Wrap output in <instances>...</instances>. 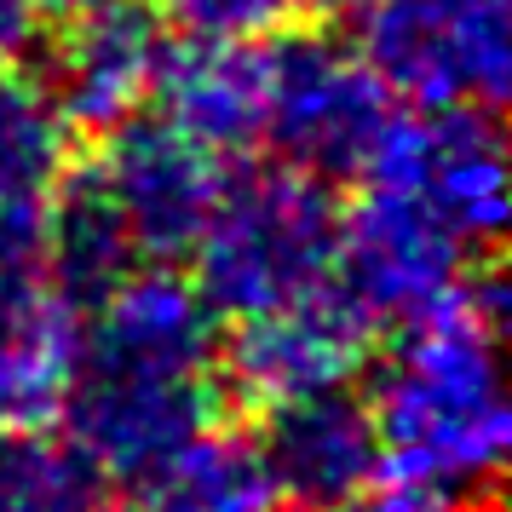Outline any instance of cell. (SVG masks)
Listing matches in <instances>:
<instances>
[{
	"instance_id": "6da1fadb",
	"label": "cell",
	"mask_w": 512,
	"mask_h": 512,
	"mask_svg": "<svg viewBox=\"0 0 512 512\" xmlns=\"http://www.w3.org/2000/svg\"><path fill=\"white\" fill-rule=\"evenodd\" d=\"M501 323L472 305L466 282L403 323L392 351L369 357V409L386 449V472L432 478L466 501H484L507 466L501 403Z\"/></svg>"
},
{
	"instance_id": "7a4b0ae2",
	"label": "cell",
	"mask_w": 512,
	"mask_h": 512,
	"mask_svg": "<svg viewBox=\"0 0 512 512\" xmlns=\"http://www.w3.org/2000/svg\"><path fill=\"white\" fill-rule=\"evenodd\" d=\"M340 196L288 162H242L219 179L190 282L219 323L288 305L334 277Z\"/></svg>"
},
{
	"instance_id": "3957f363",
	"label": "cell",
	"mask_w": 512,
	"mask_h": 512,
	"mask_svg": "<svg viewBox=\"0 0 512 512\" xmlns=\"http://www.w3.org/2000/svg\"><path fill=\"white\" fill-rule=\"evenodd\" d=\"M392 116L369 58L340 29L288 24L265 41V133L271 156L323 185H346L369 156L374 133Z\"/></svg>"
},
{
	"instance_id": "277c9868",
	"label": "cell",
	"mask_w": 512,
	"mask_h": 512,
	"mask_svg": "<svg viewBox=\"0 0 512 512\" xmlns=\"http://www.w3.org/2000/svg\"><path fill=\"white\" fill-rule=\"evenodd\" d=\"M357 52L380 87L415 110L507 104L512 0H369Z\"/></svg>"
},
{
	"instance_id": "5b68a950",
	"label": "cell",
	"mask_w": 512,
	"mask_h": 512,
	"mask_svg": "<svg viewBox=\"0 0 512 512\" xmlns=\"http://www.w3.org/2000/svg\"><path fill=\"white\" fill-rule=\"evenodd\" d=\"M357 179L420 196L472 248V259H489L507 236V144L484 104L386 116Z\"/></svg>"
},
{
	"instance_id": "8992f818",
	"label": "cell",
	"mask_w": 512,
	"mask_h": 512,
	"mask_svg": "<svg viewBox=\"0 0 512 512\" xmlns=\"http://www.w3.org/2000/svg\"><path fill=\"white\" fill-rule=\"evenodd\" d=\"M380 351V323H369L357 305L323 282L300 300L236 317L219 328L213 346V386L236 409H271L288 397L351 386Z\"/></svg>"
},
{
	"instance_id": "52a82bcc",
	"label": "cell",
	"mask_w": 512,
	"mask_h": 512,
	"mask_svg": "<svg viewBox=\"0 0 512 512\" xmlns=\"http://www.w3.org/2000/svg\"><path fill=\"white\" fill-rule=\"evenodd\" d=\"M472 265V248L420 196L363 185V196L340 208V248L328 282L369 323H409L449 300Z\"/></svg>"
},
{
	"instance_id": "ba28073f",
	"label": "cell",
	"mask_w": 512,
	"mask_h": 512,
	"mask_svg": "<svg viewBox=\"0 0 512 512\" xmlns=\"http://www.w3.org/2000/svg\"><path fill=\"white\" fill-rule=\"evenodd\" d=\"M58 35H41L24 70L47 93L64 127L110 133L116 121L139 116L167 52V24L150 0H104L93 12L58 18Z\"/></svg>"
},
{
	"instance_id": "9c48e42d",
	"label": "cell",
	"mask_w": 512,
	"mask_h": 512,
	"mask_svg": "<svg viewBox=\"0 0 512 512\" xmlns=\"http://www.w3.org/2000/svg\"><path fill=\"white\" fill-rule=\"evenodd\" d=\"M93 167L121 225L139 248V265H179L190 259L196 236L208 225L213 196L225 167L213 150L179 133L167 116H127L110 133H98Z\"/></svg>"
},
{
	"instance_id": "30bf717a",
	"label": "cell",
	"mask_w": 512,
	"mask_h": 512,
	"mask_svg": "<svg viewBox=\"0 0 512 512\" xmlns=\"http://www.w3.org/2000/svg\"><path fill=\"white\" fill-rule=\"evenodd\" d=\"M225 415L213 374H104L75 369L64 397L70 443L104 472V484H139L162 472L190 438Z\"/></svg>"
},
{
	"instance_id": "8fae6325",
	"label": "cell",
	"mask_w": 512,
	"mask_h": 512,
	"mask_svg": "<svg viewBox=\"0 0 512 512\" xmlns=\"http://www.w3.org/2000/svg\"><path fill=\"white\" fill-rule=\"evenodd\" d=\"M254 443L277 501L294 512H340L386 472L374 409L351 386H328V392H305L259 409Z\"/></svg>"
},
{
	"instance_id": "7c38bea8",
	"label": "cell",
	"mask_w": 512,
	"mask_h": 512,
	"mask_svg": "<svg viewBox=\"0 0 512 512\" xmlns=\"http://www.w3.org/2000/svg\"><path fill=\"white\" fill-rule=\"evenodd\" d=\"M219 317L173 265H133L81 317V369L104 374H213Z\"/></svg>"
},
{
	"instance_id": "4fadbf2b",
	"label": "cell",
	"mask_w": 512,
	"mask_h": 512,
	"mask_svg": "<svg viewBox=\"0 0 512 512\" xmlns=\"http://www.w3.org/2000/svg\"><path fill=\"white\" fill-rule=\"evenodd\" d=\"M150 98L179 133L213 156H248L265 133V47L259 41H167Z\"/></svg>"
},
{
	"instance_id": "5bb4252c",
	"label": "cell",
	"mask_w": 512,
	"mask_h": 512,
	"mask_svg": "<svg viewBox=\"0 0 512 512\" xmlns=\"http://www.w3.org/2000/svg\"><path fill=\"white\" fill-rule=\"evenodd\" d=\"M139 265V248L121 225L110 190L98 179L93 156L87 162H64L47 190V282L52 294L87 317L127 271Z\"/></svg>"
},
{
	"instance_id": "9a60e30c",
	"label": "cell",
	"mask_w": 512,
	"mask_h": 512,
	"mask_svg": "<svg viewBox=\"0 0 512 512\" xmlns=\"http://www.w3.org/2000/svg\"><path fill=\"white\" fill-rule=\"evenodd\" d=\"M121 512H277V489L265 478L259 443L242 432L208 426L202 438H190L162 472H150Z\"/></svg>"
},
{
	"instance_id": "2e32d148",
	"label": "cell",
	"mask_w": 512,
	"mask_h": 512,
	"mask_svg": "<svg viewBox=\"0 0 512 512\" xmlns=\"http://www.w3.org/2000/svg\"><path fill=\"white\" fill-rule=\"evenodd\" d=\"M81 369V311L64 294L0 334V426H58Z\"/></svg>"
},
{
	"instance_id": "e0dca14e",
	"label": "cell",
	"mask_w": 512,
	"mask_h": 512,
	"mask_svg": "<svg viewBox=\"0 0 512 512\" xmlns=\"http://www.w3.org/2000/svg\"><path fill=\"white\" fill-rule=\"evenodd\" d=\"M0 512H104V472L52 426H0Z\"/></svg>"
},
{
	"instance_id": "ac0fdd59",
	"label": "cell",
	"mask_w": 512,
	"mask_h": 512,
	"mask_svg": "<svg viewBox=\"0 0 512 512\" xmlns=\"http://www.w3.org/2000/svg\"><path fill=\"white\" fill-rule=\"evenodd\" d=\"M64 167V121L29 70H0V202H41Z\"/></svg>"
},
{
	"instance_id": "d6986e66",
	"label": "cell",
	"mask_w": 512,
	"mask_h": 512,
	"mask_svg": "<svg viewBox=\"0 0 512 512\" xmlns=\"http://www.w3.org/2000/svg\"><path fill=\"white\" fill-rule=\"evenodd\" d=\"M179 41H271L305 6L300 0H150Z\"/></svg>"
},
{
	"instance_id": "ffe728a7",
	"label": "cell",
	"mask_w": 512,
	"mask_h": 512,
	"mask_svg": "<svg viewBox=\"0 0 512 512\" xmlns=\"http://www.w3.org/2000/svg\"><path fill=\"white\" fill-rule=\"evenodd\" d=\"M501 507V495H484V501H466L455 489L432 484V478H409V472H392L386 484L374 478L357 501H346L340 512H489Z\"/></svg>"
},
{
	"instance_id": "44dd1931",
	"label": "cell",
	"mask_w": 512,
	"mask_h": 512,
	"mask_svg": "<svg viewBox=\"0 0 512 512\" xmlns=\"http://www.w3.org/2000/svg\"><path fill=\"white\" fill-rule=\"evenodd\" d=\"M41 35H47L41 0H0V70H24Z\"/></svg>"
},
{
	"instance_id": "7402d4cb",
	"label": "cell",
	"mask_w": 512,
	"mask_h": 512,
	"mask_svg": "<svg viewBox=\"0 0 512 512\" xmlns=\"http://www.w3.org/2000/svg\"><path fill=\"white\" fill-rule=\"evenodd\" d=\"M305 12H317V18H357L369 0H300Z\"/></svg>"
},
{
	"instance_id": "603a6c76",
	"label": "cell",
	"mask_w": 512,
	"mask_h": 512,
	"mask_svg": "<svg viewBox=\"0 0 512 512\" xmlns=\"http://www.w3.org/2000/svg\"><path fill=\"white\" fill-rule=\"evenodd\" d=\"M93 6H104V0H41L47 24H52V18H75V12H93Z\"/></svg>"
},
{
	"instance_id": "cb8c5ba5",
	"label": "cell",
	"mask_w": 512,
	"mask_h": 512,
	"mask_svg": "<svg viewBox=\"0 0 512 512\" xmlns=\"http://www.w3.org/2000/svg\"><path fill=\"white\" fill-rule=\"evenodd\" d=\"M489 512H501V507H489Z\"/></svg>"
}]
</instances>
